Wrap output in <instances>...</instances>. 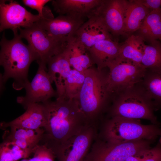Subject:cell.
I'll return each mask as SVG.
<instances>
[{"instance_id":"30bf717a","label":"cell","mask_w":161,"mask_h":161,"mask_svg":"<svg viewBox=\"0 0 161 161\" xmlns=\"http://www.w3.org/2000/svg\"><path fill=\"white\" fill-rule=\"evenodd\" d=\"M43 18L27 11L13 0H0V31L10 29L13 32L31 27Z\"/></svg>"},{"instance_id":"5bb4252c","label":"cell","mask_w":161,"mask_h":161,"mask_svg":"<svg viewBox=\"0 0 161 161\" xmlns=\"http://www.w3.org/2000/svg\"><path fill=\"white\" fill-rule=\"evenodd\" d=\"M103 0H54L52 5L59 15L89 19L95 15Z\"/></svg>"},{"instance_id":"d6986e66","label":"cell","mask_w":161,"mask_h":161,"mask_svg":"<svg viewBox=\"0 0 161 161\" xmlns=\"http://www.w3.org/2000/svg\"><path fill=\"white\" fill-rule=\"evenodd\" d=\"M121 44L113 40L99 41L88 49L92 59L97 68L101 70L119 55Z\"/></svg>"},{"instance_id":"3957f363","label":"cell","mask_w":161,"mask_h":161,"mask_svg":"<svg viewBox=\"0 0 161 161\" xmlns=\"http://www.w3.org/2000/svg\"><path fill=\"white\" fill-rule=\"evenodd\" d=\"M105 68L99 70L92 66L85 71L83 83L75 99L89 123L97 127L107 109L109 99L112 98L107 88L108 73H104Z\"/></svg>"},{"instance_id":"ac0fdd59","label":"cell","mask_w":161,"mask_h":161,"mask_svg":"<svg viewBox=\"0 0 161 161\" xmlns=\"http://www.w3.org/2000/svg\"><path fill=\"white\" fill-rule=\"evenodd\" d=\"M47 64L50 80L52 83L54 82L56 86V99H63L65 83L72 69L65 49L51 58Z\"/></svg>"},{"instance_id":"ffe728a7","label":"cell","mask_w":161,"mask_h":161,"mask_svg":"<svg viewBox=\"0 0 161 161\" xmlns=\"http://www.w3.org/2000/svg\"><path fill=\"white\" fill-rule=\"evenodd\" d=\"M65 51L71 67L84 73L94 63L88 49L73 36L68 41Z\"/></svg>"},{"instance_id":"44dd1931","label":"cell","mask_w":161,"mask_h":161,"mask_svg":"<svg viewBox=\"0 0 161 161\" xmlns=\"http://www.w3.org/2000/svg\"><path fill=\"white\" fill-rule=\"evenodd\" d=\"M151 11L135 0H129L125 17L124 35L128 36L137 31Z\"/></svg>"},{"instance_id":"4316f807","label":"cell","mask_w":161,"mask_h":161,"mask_svg":"<svg viewBox=\"0 0 161 161\" xmlns=\"http://www.w3.org/2000/svg\"><path fill=\"white\" fill-rule=\"evenodd\" d=\"M30 154L14 143L3 141L0 145V161H18L30 157Z\"/></svg>"},{"instance_id":"f546056e","label":"cell","mask_w":161,"mask_h":161,"mask_svg":"<svg viewBox=\"0 0 161 161\" xmlns=\"http://www.w3.org/2000/svg\"><path fill=\"white\" fill-rule=\"evenodd\" d=\"M137 3L151 10L161 8V0H135Z\"/></svg>"},{"instance_id":"d4e9b609","label":"cell","mask_w":161,"mask_h":161,"mask_svg":"<svg viewBox=\"0 0 161 161\" xmlns=\"http://www.w3.org/2000/svg\"><path fill=\"white\" fill-rule=\"evenodd\" d=\"M85 78V72L71 69L65 83L63 99H75L78 96Z\"/></svg>"},{"instance_id":"7c38bea8","label":"cell","mask_w":161,"mask_h":161,"mask_svg":"<svg viewBox=\"0 0 161 161\" xmlns=\"http://www.w3.org/2000/svg\"><path fill=\"white\" fill-rule=\"evenodd\" d=\"M128 1L103 0L95 15L113 38L124 35L125 19Z\"/></svg>"},{"instance_id":"9c48e42d","label":"cell","mask_w":161,"mask_h":161,"mask_svg":"<svg viewBox=\"0 0 161 161\" xmlns=\"http://www.w3.org/2000/svg\"><path fill=\"white\" fill-rule=\"evenodd\" d=\"M98 128L88 124L54 150L58 161H83L97 137Z\"/></svg>"},{"instance_id":"7402d4cb","label":"cell","mask_w":161,"mask_h":161,"mask_svg":"<svg viewBox=\"0 0 161 161\" xmlns=\"http://www.w3.org/2000/svg\"><path fill=\"white\" fill-rule=\"evenodd\" d=\"M137 32L136 35L150 43L161 39V8L151 10Z\"/></svg>"},{"instance_id":"e0dca14e","label":"cell","mask_w":161,"mask_h":161,"mask_svg":"<svg viewBox=\"0 0 161 161\" xmlns=\"http://www.w3.org/2000/svg\"><path fill=\"white\" fill-rule=\"evenodd\" d=\"M25 112L14 120L1 124V128L4 129L10 127L31 129H44L46 125L44 108L41 103L29 104L24 108Z\"/></svg>"},{"instance_id":"83f0119b","label":"cell","mask_w":161,"mask_h":161,"mask_svg":"<svg viewBox=\"0 0 161 161\" xmlns=\"http://www.w3.org/2000/svg\"><path fill=\"white\" fill-rule=\"evenodd\" d=\"M126 161H161V138L154 147L130 157Z\"/></svg>"},{"instance_id":"4fadbf2b","label":"cell","mask_w":161,"mask_h":161,"mask_svg":"<svg viewBox=\"0 0 161 161\" xmlns=\"http://www.w3.org/2000/svg\"><path fill=\"white\" fill-rule=\"evenodd\" d=\"M85 21V19L59 15L53 18H42L35 24L54 38L67 43Z\"/></svg>"},{"instance_id":"8fae6325","label":"cell","mask_w":161,"mask_h":161,"mask_svg":"<svg viewBox=\"0 0 161 161\" xmlns=\"http://www.w3.org/2000/svg\"><path fill=\"white\" fill-rule=\"evenodd\" d=\"M36 73L31 82L25 86V96L17 97V102L24 108L32 103H43L54 97H57L56 91L54 90L46 71V64L39 63Z\"/></svg>"},{"instance_id":"5b68a950","label":"cell","mask_w":161,"mask_h":161,"mask_svg":"<svg viewBox=\"0 0 161 161\" xmlns=\"http://www.w3.org/2000/svg\"><path fill=\"white\" fill-rule=\"evenodd\" d=\"M154 142L142 140L116 142L97 136L83 161H126L129 157L151 148Z\"/></svg>"},{"instance_id":"603a6c76","label":"cell","mask_w":161,"mask_h":161,"mask_svg":"<svg viewBox=\"0 0 161 161\" xmlns=\"http://www.w3.org/2000/svg\"><path fill=\"white\" fill-rule=\"evenodd\" d=\"M145 42L140 36L131 35L121 44L118 56L142 65L141 60L145 45Z\"/></svg>"},{"instance_id":"6da1fadb","label":"cell","mask_w":161,"mask_h":161,"mask_svg":"<svg viewBox=\"0 0 161 161\" xmlns=\"http://www.w3.org/2000/svg\"><path fill=\"white\" fill-rule=\"evenodd\" d=\"M41 103L47 122L42 140L53 151L90 124L75 99L49 100Z\"/></svg>"},{"instance_id":"52a82bcc","label":"cell","mask_w":161,"mask_h":161,"mask_svg":"<svg viewBox=\"0 0 161 161\" xmlns=\"http://www.w3.org/2000/svg\"><path fill=\"white\" fill-rule=\"evenodd\" d=\"M109 109V117H119L127 118L147 120L159 125L153 113V104L138 93L130 91L116 98Z\"/></svg>"},{"instance_id":"f1b7e54d","label":"cell","mask_w":161,"mask_h":161,"mask_svg":"<svg viewBox=\"0 0 161 161\" xmlns=\"http://www.w3.org/2000/svg\"><path fill=\"white\" fill-rule=\"evenodd\" d=\"M32 157L28 161H55L56 156L52 150L44 144H38L32 149Z\"/></svg>"},{"instance_id":"cb8c5ba5","label":"cell","mask_w":161,"mask_h":161,"mask_svg":"<svg viewBox=\"0 0 161 161\" xmlns=\"http://www.w3.org/2000/svg\"><path fill=\"white\" fill-rule=\"evenodd\" d=\"M141 64L150 70L161 69V43L157 40L145 44Z\"/></svg>"},{"instance_id":"9a60e30c","label":"cell","mask_w":161,"mask_h":161,"mask_svg":"<svg viewBox=\"0 0 161 161\" xmlns=\"http://www.w3.org/2000/svg\"><path fill=\"white\" fill-rule=\"evenodd\" d=\"M73 37L88 49L99 41L114 40L111 34L96 15L85 21L77 31Z\"/></svg>"},{"instance_id":"ba28073f","label":"cell","mask_w":161,"mask_h":161,"mask_svg":"<svg viewBox=\"0 0 161 161\" xmlns=\"http://www.w3.org/2000/svg\"><path fill=\"white\" fill-rule=\"evenodd\" d=\"M18 30L21 37L27 41L38 64H46L51 58L64 51L68 43L54 38L35 23L30 27Z\"/></svg>"},{"instance_id":"2e32d148","label":"cell","mask_w":161,"mask_h":161,"mask_svg":"<svg viewBox=\"0 0 161 161\" xmlns=\"http://www.w3.org/2000/svg\"><path fill=\"white\" fill-rule=\"evenodd\" d=\"M3 141L14 143L31 154L33 148L41 140L44 132V129H31L10 127L4 129Z\"/></svg>"},{"instance_id":"484cf974","label":"cell","mask_w":161,"mask_h":161,"mask_svg":"<svg viewBox=\"0 0 161 161\" xmlns=\"http://www.w3.org/2000/svg\"><path fill=\"white\" fill-rule=\"evenodd\" d=\"M151 73L145 82L148 98L155 100L154 106L161 105V69L151 70Z\"/></svg>"},{"instance_id":"277c9868","label":"cell","mask_w":161,"mask_h":161,"mask_svg":"<svg viewBox=\"0 0 161 161\" xmlns=\"http://www.w3.org/2000/svg\"><path fill=\"white\" fill-rule=\"evenodd\" d=\"M159 125H143L139 119L119 117L102 120L98 128L97 137L104 140L127 142L142 140L154 141L161 138Z\"/></svg>"},{"instance_id":"7a4b0ae2","label":"cell","mask_w":161,"mask_h":161,"mask_svg":"<svg viewBox=\"0 0 161 161\" xmlns=\"http://www.w3.org/2000/svg\"><path fill=\"white\" fill-rule=\"evenodd\" d=\"M13 32L14 37L10 40L6 38L4 32L0 41V64L4 69L1 80L2 86L9 79L13 78V87L19 90L29 82V69L36 58L29 45L22 41L18 30Z\"/></svg>"},{"instance_id":"4dcf8cb0","label":"cell","mask_w":161,"mask_h":161,"mask_svg":"<svg viewBox=\"0 0 161 161\" xmlns=\"http://www.w3.org/2000/svg\"><path fill=\"white\" fill-rule=\"evenodd\" d=\"M20 161H28L27 159V158L24 159H23L22 160H21Z\"/></svg>"},{"instance_id":"8992f818","label":"cell","mask_w":161,"mask_h":161,"mask_svg":"<svg viewBox=\"0 0 161 161\" xmlns=\"http://www.w3.org/2000/svg\"><path fill=\"white\" fill-rule=\"evenodd\" d=\"M106 84L112 97L121 92L130 91L145 75L147 69L119 56L109 63Z\"/></svg>"}]
</instances>
